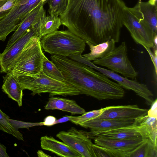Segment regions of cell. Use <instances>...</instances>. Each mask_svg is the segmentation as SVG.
Returning <instances> with one entry per match:
<instances>
[{
    "instance_id": "3957f363",
    "label": "cell",
    "mask_w": 157,
    "mask_h": 157,
    "mask_svg": "<svg viewBox=\"0 0 157 157\" xmlns=\"http://www.w3.org/2000/svg\"><path fill=\"white\" fill-rule=\"evenodd\" d=\"M18 78L23 90L32 92L31 94L48 93L49 97L56 95L63 96L80 94L75 87L64 82L52 78L45 75L42 70L34 75H21Z\"/></svg>"
},
{
    "instance_id": "ba28073f",
    "label": "cell",
    "mask_w": 157,
    "mask_h": 157,
    "mask_svg": "<svg viewBox=\"0 0 157 157\" xmlns=\"http://www.w3.org/2000/svg\"><path fill=\"white\" fill-rule=\"evenodd\" d=\"M56 136L78 153L82 157H95L93 144L88 132L71 127L67 131H62Z\"/></svg>"
},
{
    "instance_id": "9a60e30c",
    "label": "cell",
    "mask_w": 157,
    "mask_h": 157,
    "mask_svg": "<svg viewBox=\"0 0 157 157\" xmlns=\"http://www.w3.org/2000/svg\"><path fill=\"white\" fill-rule=\"evenodd\" d=\"M135 122L137 129L143 139L149 140L157 147V118L150 117L147 114L136 119Z\"/></svg>"
},
{
    "instance_id": "6da1fadb",
    "label": "cell",
    "mask_w": 157,
    "mask_h": 157,
    "mask_svg": "<svg viewBox=\"0 0 157 157\" xmlns=\"http://www.w3.org/2000/svg\"><path fill=\"white\" fill-rule=\"evenodd\" d=\"M50 58L61 71L64 82L76 88L80 94L99 100L124 97L125 91L122 86L100 72L67 57L52 55Z\"/></svg>"
},
{
    "instance_id": "8fae6325",
    "label": "cell",
    "mask_w": 157,
    "mask_h": 157,
    "mask_svg": "<svg viewBox=\"0 0 157 157\" xmlns=\"http://www.w3.org/2000/svg\"><path fill=\"white\" fill-rule=\"evenodd\" d=\"M144 140L111 139L98 136L94 138V143L95 144L111 151L117 157H128L129 153L140 145Z\"/></svg>"
},
{
    "instance_id": "5bb4252c",
    "label": "cell",
    "mask_w": 157,
    "mask_h": 157,
    "mask_svg": "<svg viewBox=\"0 0 157 157\" xmlns=\"http://www.w3.org/2000/svg\"><path fill=\"white\" fill-rule=\"evenodd\" d=\"M41 148L63 157H82L81 155L68 145L51 136H47L40 138Z\"/></svg>"
},
{
    "instance_id": "83f0119b",
    "label": "cell",
    "mask_w": 157,
    "mask_h": 157,
    "mask_svg": "<svg viewBox=\"0 0 157 157\" xmlns=\"http://www.w3.org/2000/svg\"><path fill=\"white\" fill-rule=\"evenodd\" d=\"M143 47L147 50L151 57L154 65L155 72L156 77L157 74V51L155 52H152L150 48L145 46Z\"/></svg>"
},
{
    "instance_id": "f546056e",
    "label": "cell",
    "mask_w": 157,
    "mask_h": 157,
    "mask_svg": "<svg viewBox=\"0 0 157 157\" xmlns=\"http://www.w3.org/2000/svg\"><path fill=\"white\" fill-rule=\"evenodd\" d=\"M16 1L17 0H7L0 8V12L7 10L11 8L15 4Z\"/></svg>"
},
{
    "instance_id": "5b68a950",
    "label": "cell",
    "mask_w": 157,
    "mask_h": 157,
    "mask_svg": "<svg viewBox=\"0 0 157 157\" xmlns=\"http://www.w3.org/2000/svg\"><path fill=\"white\" fill-rule=\"evenodd\" d=\"M123 22L136 43L149 48L153 47L154 37L157 33L152 31L144 18L138 2L133 7H124Z\"/></svg>"
},
{
    "instance_id": "9c48e42d",
    "label": "cell",
    "mask_w": 157,
    "mask_h": 157,
    "mask_svg": "<svg viewBox=\"0 0 157 157\" xmlns=\"http://www.w3.org/2000/svg\"><path fill=\"white\" fill-rule=\"evenodd\" d=\"M35 35H37L36 25L28 30L7 50L0 53V72H9L16 58L31 37Z\"/></svg>"
},
{
    "instance_id": "836d02e7",
    "label": "cell",
    "mask_w": 157,
    "mask_h": 157,
    "mask_svg": "<svg viewBox=\"0 0 157 157\" xmlns=\"http://www.w3.org/2000/svg\"><path fill=\"white\" fill-rule=\"evenodd\" d=\"M37 154L38 157H51V156L48 155L44 153L42 151L39 150L37 152Z\"/></svg>"
},
{
    "instance_id": "d4e9b609",
    "label": "cell",
    "mask_w": 157,
    "mask_h": 157,
    "mask_svg": "<svg viewBox=\"0 0 157 157\" xmlns=\"http://www.w3.org/2000/svg\"><path fill=\"white\" fill-rule=\"evenodd\" d=\"M68 0H48L50 15L59 16L67 8Z\"/></svg>"
},
{
    "instance_id": "4dcf8cb0",
    "label": "cell",
    "mask_w": 157,
    "mask_h": 157,
    "mask_svg": "<svg viewBox=\"0 0 157 157\" xmlns=\"http://www.w3.org/2000/svg\"><path fill=\"white\" fill-rule=\"evenodd\" d=\"M56 120L55 117L51 116H49L46 117L43 122V125L50 126L55 124Z\"/></svg>"
},
{
    "instance_id": "7402d4cb",
    "label": "cell",
    "mask_w": 157,
    "mask_h": 157,
    "mask_svg": "<svg viewBox=\"0 0 157 157\" xmlns=\"http://www.w3.org/2000/svg\"><path fill=\"white\" fill-rule=\"evenodd\" d=\"M157 147L147 139L129 153L128 157H157Z\"/></svg>"
},
{
    "instance_id": "e0dca14e",
    "label": "cell",
    "mask_w": 157,
    "mask_h": 157,
    "mask_svg": "<svg viewBox=\"0 0 157 157\" xmlns=\"http://www.w3.org/2000/svg\"><path fill=\"white\" fill-rule=\"evenodd\" d=\"M44 109L47 110H60L69 112L72 114H82L86 112L85 109L75 101L54 96L48 99Z\"/></svg>"
},
{
    "instance_id": "2e32d148",
    "label": "cell",
    "mask_w": 157,
    "mask_h": 157,
    "mask_svg": "<svg viewBox=\"0 0 157 157\" xmlns=\"http://www.w3.org/2000/svg\"><path fill=\"white\" fill-rule=\"evenodd\" d=\"M3 77V83L2 87V91L7 94L9 98L16 101L19 106H21L23 90L18 77L8 72Z\"/></svg>"
},
{
    "instance_id": "277c9868",
    "label": "cell",
    "mask_w": 157,
    "mask_h": 157,
    "mask_svg": "<svg viewBox=\"0 0 157 157\" xmlns=\"http://www.w3.org/2000/svg\"><path fill=\"white\" fill-rule=\"evenodd\" d=\"M40 39L37 35L31 37L15 60L9 72L17 77L34 75L40 73L46 57L42 50Z\"/></svg>"
},
{
    "instance_id": "1f68e13d",
    "label": "cell",
    "mask_w": 157,
    "mask_h": 157,
    "mask_svg": "<svg viewBox=\"0 0 157 157\" xmlns=\"http://www.w3.org/2000/svg\"><path fill=\"white\" fill-rule=\"evenodd\" d=\"M6 151V147L0 143V157H9Z\"/></svg>"
},
{
    "instance_id": "30bf717a",
    "label": "cell",
    "mask_w": 157,
    "mask_h": 157,
    "mask_svg": "<svg viewBox=\"0 0 157 157\" xmlns=\"http://www.w3.org/2000/svg\"><path fill=\"white\" fill-rule=\"evenodd\" d=\"M148 110L136 105L109 106L103 108L102 113L93 119L135 120L147 115Z\"/></svg>"
},
{
    "instance_id": "d6a6232c",
    "label": "cell",
    "mask_w": 157,
    "mask_h": 157,
    "mask_svg": "<svg viewBox=\"0 0 157 157\" xmlns=\"http://www.w3.org/2000/svg\"><path fill=\"white\" fill-rule=\"evenodd\" d=\"M70 116H66L61 118H59L58 120H56L55 124L65 122L68 121H70Z\"/></svg>"
},
{
    "instance_id": "ac0fdd59",
    "label": "cell",
    "mask_w": 157,
    "mask_h": 157,
    "mask_svg": "<svg viewBox=\"0 0 157 157\" xmlns=\"http://www.w3.org/2000/svg\"><path fill=\"white\" fill-rule=\"evenodd\" d=\"M98 136L111 139H143L137 129L135 121L131 125L102 132L98 134L96 136Z\"/></svg>"
},
{
    "instance_id": "7a4b0ae2",
    "label": "cell",
    "mask_w": 157,
    "mask_h": 157,
    "mask_svg": "<svg viewBox=\"0 0 157 157\" xmlns=\"http://www.w3.org/2000/svg\"><path fill=\"white\" fill-rule=\"evenodd\" d=\"M42 48L52 55L68 57L85 51V41L69 30L56 31L40 39Z\"/></svg>"
},
{
    "instance_id": "e575fe53",
    "label": "cell",
    "mask_w": 157,
    "mask_h": 157,
    "mask_svg": "<svg viewBox=\"0 0 157 157\" xmlns=\"http://www.w3.org/2000/svg\"><path fill=\"white\" fill-rule=\"evenodd\" d=\"M7 1V0H0V8L2 7Z\"/></svg>"
},
{
    "instance_id": "44dd1931",
    "label": "cell",
    "mask_w": 157,
    "mask_h": 157,
    "mask_svg": "<svg viewBox=\"0 0 157 157\" xmlns=\"http://www.w3.org/2000/svg\"><path fill=\"white\" fill-rule=\"evenodd\" d=\"M140 10L144 18L152 31L157 33V9L156 4L152 5L148 2L139 0Z\"/></svg>"
},
{
    "instance_id": "4316f807",
    "label": "cell",
    "mask_w": 157,
    "mask_h": 157,
    "mask_svg": "<svg viewBox=\"0 0 157 157\" xmlns=\"http://www.w3.org/2000/svg\"><path fill=\"white\" fill-rule=\"evenodd\" d=\"M93 148L95 157H117L116 155L109 150L93 144Z\"/></svg>"
},
{
    "instance_id": "8992f818",
    "label": "cell",
    "mask_w": 157,
    "mask_h": 157,
    "mask_svg": "<svg viewBox=\"0 0 157 157\" xmlns=\"http://www.w3.org/2000/svg\"><path fill=\"white\" fill-rule=\"evenodd\" d=\"M72 59L85 64L102 73L108 78L117 82L122 87L133 91L138 95L145 100L148 105H151L154 101L153 94L146 85L140 83L136 80H130L110 70L99 67L82 55L78 54L73 55Z\"/></svg>"
},
{
    "instance_id": "484cf974",
    "label": "cell",
    "mask_w": 157,
    "mask_h": 157,
    "mask_svg": "<svg viewBox=\"0 0 157 157\" xmlns=\"http://www.w3.org/2000/svg\"><path fill=\"white\" fill-rule=\"evenodd\" d=\"M103 108L101 109L90 111L86 112L79 116H70V121L73 123L76 124H80L94 119L99 116L103 112Z\"/></svg>"
},
{
    "instance_id": "cb8c5ba5",
    "label": "cell",
    "mask_w": 157,
    "mask_h": 157,
    "mask_svg": "<svg viewBox=\"0 0 157 157\" xmlns=\"http://www.w3.org/2000/svg\"><path fill=\"white\" fill-rule=\"evenodd\" d=\"M42 71L45 75L52 78L64 82L61 71L51 60H49L46 56L43 61Z\"/></svg>"
},
{
    "instance_id": "603a6c76",
    "label": "cell",
    "mask_w": 157,
    "mask_h": 157,
    "mask_svg": "<svg viewBox=\"0 0 157 157\" xmlns=\"http://www.w3.org/2000/svg\"><path fill=\"white\" fill-rule=\"evenodd\" d=\"M9 118L0 108V130L12 135L18 140L24 141L22 134L11 123Z\"/></svg>"
},
{
    "instance_id": "4fadbf2b",
    "label": "cell",
    "mask_w": 157,
    "mask_h": 157,
    "mask_svg": "<svg viewBox=\"0 0 157 157\" xmlns=\"http://www.w3.org/2000/svg\"><path fill=\"white\" fill-rule=\"evenodd\" d=\"M44 4H40L27 15L10 37L4 51L9 49L28 30L35 26L41 18L46 15V12L44 8Z\"/></svg>"
},
{
    "instance_id": "f1b7e54d",
    "label": "cell",
    "mask_w": 157,
    "mask_h": 157,
    "mask_svg": "<svg viewBox=\"0 0 157 157\" xmlns=\"http://www.w3.org/2000/svg\"><path fill=\"white\" fill-rule=\"evenodd\" d=\"M157 100L154 101L151 104L150 109L148 110L147 115L151 117L157 118Z\"/></svg>"
},
{
    "instance_id": "7c38bea8",
    "label": "cell",
    "mask_w": 157,
    "mask_h": 157,
    "mask_svg": "<svg viewBox=\"0 0 157 157\" xmlns=\"http://www.w3.org/2000/svg\"><path fill=\"white\" fill-rule=\"evenodd\" d=\"M136 119H91L79 125L86 128H89L88 132L90 138L96 136L99 133L133 124Z\"/></svg>"
},
{
    "instance_id": "52a82bcc",
    "label": "cell",
    "mask_w": 157,
    "mask_h": 157,
    "mask_svg": "<svg viewBox=\"0 0 157 157\" xmlns=\"http://www.w3.org/2000/svg\"><path fill=\"white\" fill-rule=\"evenodd\" d=\"M127 51L126 42H122L107 56L93 61L92 63L96 65L106 67L124 77L134 79L138 73L128 58Z\"/></svg>"
},
{
    "instance_id": "ffe728a7",
    "label": "cell",
    "mask_w": 157,
    "mask_h": 157,
    "mask_svg": "<svg viewBox=\"0 0 157 157\" xmlns=\"http://www.w3.org/2000/svg\"><path fill=\"white\" fill-rule=\"evenodd\" d=\"M61 25L59 17L45 15L36 25L37 35L41 39L47 34L58 30Z\"/></svg>"
},
{
    "instance_id": "d6986e66",
    "label": "cell",
    "mask_w": 157,
    "mask_h": 157,
    "mask_svg": "<svg viewBox=\"0 0 157 157\" xmlns=\"http://www.w3.org/2000/svg\"><path fill=\"white\" fill-rule=\"evenodd\" d=\"M86 43L89 46L90 52L82 55L91 61L101 59L108 55L115 48L116 42L111 39L95 45L88 41Z\"/></svg>"
}]
</instances>
